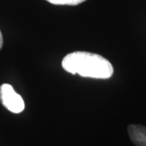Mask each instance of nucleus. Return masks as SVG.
<instances>
[{
  "instance_id": "1",
  "label": "nucleus",
  "mask_w": 146,
  "mask_h": 146,
  "mask_svg": "<svg viewBox=\"0 0 146 146\" xmlns=\"http://www.w3.org/2000/svg\"><path fill=\"white\" fill-rule=\"evenodd\" d=\"M62 67L66 72L83 77L109 79L114 73L109 60L98 54L85 51L68 54L63 59Z\"/></svg>"
},
{
  "instance_id": "2",
  "label": "nucleus",
  "mask_w": 146,
  "mask_h": 146,
  "mask_svg": "<svg viewBox=\"0 0 146 146\" xmlns=\"http://www.w3.org/2000/svg\"><path fill=\"white\" fill-rule=\"evenodd\" d=\"M0 100L3 106L12 113L19 114L25 109V102L22 97L8 84L0 86Z\"/></svg>"
},
{
  "instance_id": "5",
  "label": "nucleus",
  "mask_w": 146,
  "mask_h": 146,
  "mask_svg": "<svg viewBox=\"0 0 146 146\" xmlns=\"http://www.w3.org/2000/svg\"><path fill=\"white\" fill-rule=\"evenodd\" d=\"M3 35H2V33L0 31V50L3 46Z\"/></svg>"
},
{
  "instance_id": "4",
  "label": "nucleus",
  "mask_w": 146,
  "mask_h": 146,
  "mask_svg": "<svg viewBox=\"0 0 146 146\" xmlns=\"http://www.w3.org/2000/svg\"><path fill=\"white\" fill-rule=\"evenodd\" d=\"M54 5H69L76 6L84 3L86 0H46Z\"/></svg>"
},
{
  "instance_id": "3",
  "label": "nucleus",
  "mask_w": 146,
  "mask_h": 146,
  "mask_svg": "<svg viewBox=\"0 0 146 146\" xmlns=\"http://www.w3.org/2000/svg\"><path fill=\"white\" fill-rule=\"evenodd\" d=\"M127 131L134 145L136 146H146V127L131 124L128 126Z\"/></svg>"
}]
</instances>
